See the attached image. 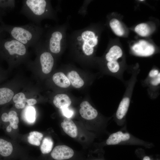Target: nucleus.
Wrapping results in <instances>:
<instances>
[{
	"label": "nucleus",
	"mask_w": 160,
	"mask_h": 160,
	"mask_svg": "<svg viewBox=\"0 0 160 160\" xmlns=\"http://www.w3.org/2000/svg\"><path fill=\"white\" fill-rule=\"evenodd\" d=\"M4 32L27 47H33L40 40L42 33L41 28L34 23L23 25H12L2 23Z\"/></svg>",
	"instance_id": "obj_1"
},
{
	"label": "nucleus",
	"mask_w": 160,
	"mask_h": 160,
	"mask_svg": "<svg viewBox=\"0 0 160 160\" xmlns=\"http://www.w3.org/2000/svg\"><path fill=\"white\" fill-rule=\"evenodd\" d=\"M48 7V3L45 0H24L20 13L33 23L39 25L49 11Z\"/></svg>",
	"instance_id": "obj_2"
},
{
	"label": "nucleus",
	"mask_w": 160,
	"mask_h": 160,
	"mask_svg": "<svg viewBox=\"0 0 160 160\" xmlns=\"http://www.w3.org/2000/svg\"><path fill=\"white\" fill-rule=\"evenodd\" d=\"M107 145H132L143 146L150 148L154 147L151 142L145 141L123 130L113 132L110 135L106 141Z\"/></svg>",
	"instance_id": "obj_3"
},
{
	"label": "nucleus",
	"mask_w": 160,
	"mask_h": 160,
	"mask_svg": "<svg viewBox=\"0 0 160 160\" xmlns=\"http://www.w3.org/2000/svg\"><path fill=\"white\" fill-rule=\"evenodd\" d=\"M28 47L11 38L0 39V54L8 59L14 57L25 56Z\"/></svg>",
	"instance_id": "obj_4"
},
{
	"label": "nucleus",
	"mask_w": 160,
	"mask_h": 160,
	"mask_svg": "<svg viewBox=\"0 0 160 160\" xmlns=\"http://www.w3.org/2000/svg\"><path fill=\"white\" fill-rule=\"evenodd\" d=\"M81 37L84 41L82 49L87 55H92L94 51L93 47L97 43V36H96L92 31H86L82 33Z\"/></svg>",
	"instance_id": "obj_5"
},
{
	"label": "nucleus",
	"mask_w": 160,
	"mask_h": 160,
	"mask_svg": "<svg viewBox=\"0 0 160 160\" xmlns=\"http://www.w3.org/2000/svg\"><path fill=\"white\" fill-rule=\"evenodd\" d=\"M130 103V99L124 97L120 102L116 111L115 121L119 126H122L125 124V117Z\"/></svg>",
	"instance_id": "obj_6"
},
{
	"label": "nucleus",
	"mask_w": 160,
	"mask_h": 160,
	"mask_svg": "<svg viewBox=\"0 0 160 160\" xmlns=\"http://www.w3.org/2000/svg\"><path fill=\"white\" fill-rule=\"evenodd\" d=\"M132 49L136 55L144 57L152 55L155 51L154 46L144 40H141L135 44L132 47Z\"/></svg>",
	"instance_id": "obj_7"
},
{
	"label": "nucleus",
	"mask_w": 160,
	"mask_h": 160,
	"mask_svg": "<svg viewBox=\"0 0 160 160\" xmlns=\"http://www.w3.org/2000/svg\"><path fill=\"white\" fill-rule=\"evenodd\" d=\"M73 150L65 145H59L55 147L51 153L52 157L57 160L69 159L73 155Z\"/></svg>",
	"instance_id": "obj_8"
},
{
	"label": "nucleus",
	"mask_w": 160,
	"mask_h": 160,
	"mask_svg": "<svg viewBox=\"0 0 160 160\" xmlns=\"http://www.w3.org/2000/svg\"><path fill=\"white\" fill-rule=\"evenodd\" d=\"M39 61L42 72L46 74L49 73L54 64V58L51 53L47 51L41 52L39 57Z\"/></svg>",
	"instance_id": "obj_9"
},
{
	"label": "nucleus",
	"mask_w": 160,
	"mask_h": 160,
	"mask_svg": "<svg viewBox=\"0 0 160 160\" xmlns=\"http://www.w3.org/2000/svg\"><path fill=\"white\" fill-rule=\"evenodd\" d=\"M81 108L79 113L84 119L88 120L95 119L98 116L97 110L94 108L87 101L82 102L80 105Z\"/></svg>",
	"instance_id": "obj_10"
},
{
	"label": "nucleus",
	"mask_w": 160,
	"mask_h": 160,
	"mask_svg": "<svg viewBox=\"0 0 160 160\" xmlns=\"http://www.w3.org/2000/svg\"><path fill=\"white\" fill-rule=\"evenodd\" d=\"M62 37L61 33L58 31H54L51 34L48 41V47L52 53L57 54L60 52V41Z\"/></svg>",
	"instance_id": "obj_11"
},
{
	"label": "nucleus",
	"mask_w": 160,
	"mask_h": 160,
	"mask_svg": "<svg viewBox=\"0 0 160 160\" xmlns=\"http://www.w3.org/2000/svg\"><path fill=\"white\" fill-rule=\"evenodd\" d=\"M64 132L72 138L76 137L78 135L77 127L74 122L69 118H65L61 124Z\"/></svg>",
	"instance_id": "obj_12"
},
{
	"label": "nucleus",
	"mask_w": 160,
	"mask_h": 160,
	"mask_svg": "<svg viewBox=\"0 0 160 160\" xmlns=\"http://www.w3.org/2000/svg\"><path fill=\"white\" fill-rule=\"evenodd\" d=\"M71 103L69 97L67 95L64 94L56 95L54 97L53 100V103L55 106L61 109L68 107Z\"/></svg>",
	"instance_id": "obj_13"
},
{
	"label": "nucleus",
	"mask_w": 160,
	"mask_h": 160,
	"mask_svg": "<svg viewBox=\"0 0 160 160\" xmlns=\"http://www.w3.org/2000/svg\"><path fill=\"white\" fill-rule=\"evenodd\" d=\"M52 79L56 85L62 88H67L70 85L68 78L62 72L55 73L53 76Z\"/></svg>",
	"instance_id": "obj_14"
},
{
	"label": "nucleus",
	"mask_w": 160,
	"mask_h": 160,
	"mask_svg": "<svg viewBox=\"0 0 160 160\" xmlns=\"http://www.w3.org/2000/svg\"><path fill=\"white\" fill-rule=\"evenodd\" d=\"M67 77L70 83L75 88H80L84 84V81L75 71H72L69 72Z\"/></svg>",
	"instance_id": "obj_15"
},
{
	"label": "nucleus",
	"mask_w": 160,
	"mask_h": 160,
	"mask_svg": "<svg viewBox=\"0 0 160 160\" xmlns=\"http://www.w3.org/2000/svg\"><path fill=\"white\" fill-rule=\"evenodd\" d=\"M121 49L119 46L115 45L112 47L106 54L105 58L108 61H116L122 55Z\"/></svg>",
	"instance_id": "obj_16"
},
{
	"label": "nucleus",
	"mask_w": 160,
	"mask_h": 160,
	"mask_svg": "<svg viewBox=\"0 0 160 160\" xmlns=\"http://www.w3.org/2000/svg\"><path fill=\"white\" fill-rule=\"evenodd\" d=\"M13 92L7 87L0 88V105H3L10 102L13 97Z\"/></svg>",
	"instance_id": "obj_17"
},
{
	"label": "nucleus",
	"mask_w": 160,
	"mask_h": 160,
	"mask_svg": "<svg viewBox=\"0 0 160 160\" xmlns=\"http://www.w3.org/2000/svg\"><path fill=\"white\" fill-rule=\"evenodd\" d=\"M36 111L33 107L28 105L23 111L22 116L23 119L29 123L34 122L35 120Z\"/></svg>",
	"instance_id": "obj_18"
},
{
	"label": "nucleus",
	"mask_w": 160,
	"mask_h": 160,
	"mask_svg": "<svg viewBox=\"0 0 160 160\" xmlns=\"http://www.w3.org/2000/svg\"><path fill=\"white\" fill-rule=\"evenodd\" d=\"M13 151L12 144L4 139L0 138V154L4 156L10 155Z\"/></svg>",
	"instance_id": "obj_19"
},
{
	"label": "nucleus",
	"mask_w": 160,
	"mask_h": 160,
	"mask_svg": "<svg viewBox=\"0 0 160 160\" xmlns=\"http://www.w3.org/2000/svg\"><path fill=\"white\" fill-rule=\"evenodd\" d=\"M109 25L116 34L119 36L124 35V30L120 22L117 19L115 18L112 19L110 21Z\"/></svg>",
	"instance_id": "obj_20"
},
{
	"label": "nucleus",
	"mask_w": 160,
	"mask_h": 160,
	"mask_svg": "<svg viewBox=\"0 0 160 160\" xmlns=\"http://www.w3.org/2000/svg\"><path fill=\"white\" fill-rule=\"evenodd\" d=\"M43 137L42 133L37 131H32L30 132L28 137V142L32 145L39 146Z\"/></svg>",
	"instance_id": "obj_21"
},
{
	"label": "nucleus",
	"mask_w": 160,
	"mask_h": 160,
	"mask_svg": "<svg viewBox=\"0 0 160 160\" xmlns=\"http://www.w3.org/2000/svg\"><path fill=\"white\" fill-rule=\"evenodd\" d=\"M53 142L52 139L49 137H45L43 140L40 147V150L43 154L49 153L52 150Z\"/></svg>",
	"instance_id": "obj_22"
},
{
	"label": "nucleus",
	"mask_w": 160,
	"mask_h": 160,
	"mask_svg": "<svg viewBox=\"0 0 160 160\" xmlns=\"http://www.w3.org/2000/svg\"><path fill=\"white\" fill-rule=\"evenodd\" d=\"M135 30L137 34L142 36H148L151 31L149 26L145 23H142L137 25L135 27Z\"/></svg>",
	"instance_id": "obj_23"
},
{
	"label": "nucleus",
	"mask_w": 160,
	"mask_h": 160,
	"mask_svg": "<svg viewBox=\"0 0 160 160\" xmlns=\"http://www.w3.org/2000/svg\"><path fill=\"white\" fill-rule=\"evenodd\" d=\"M15 0H0V8L6 11L13 9L15 6Z\"/></svg>",
	"instance_id": "obj_24"
},
{
	"label": "nucleus",
	"mask_w": 160,
	"mask_h": 160,
	"mask_svg": "<svg viewBox=\"0 0 160 160\" xmlns=\"http://www.w3.org/2000/svg\"><path fill=\"white\" fill-rule=\"evenodd\" d=\"M107 65L110 71L113 73L117 72L120 68L119 64L116 61H108Z\"/></svg>",
	"instance_id": "obj_25"
},
{
	"label": "nucleus",
	"mask_w": 160,
	"mask_h": 160,
	"mask_svg": "<svg viewBox=\"0 0 160 160\" xmlns=\"http://www.w3.org/2000/svg\"><path fill=\"white\" fill-rule=\"evenodd\" d=\"M13 99L14 102L16 103L21 101L25 102L26 98L23 93L20 92L15 95L13 97Z\"/></svg>",
	"instance_id": "obj_26"
},
{
	"label": "nucleus",
	"mask_w": 160,
	"mask_h": 160,
	"mask_svg": "<svg viewBox=\"0 0 160 160\" xmlns=\"http://www.w3.org/2000/svg\"><path fill=\"white\" fill-rule=\"evenodd\" d=\"M63 115L67 118H71L73 115L74 111L68 107L62 109Z\"/></svg>",
	"instance_id": "obj_27"
},
{
	"label": "nucleus",
	"mask_w": 160,
	"mask_h": 160,
	"mask_svg": "<svg viewBox=\"0 0 160 160\" xmlns=\"http://www.w3.org/2000/svg\"><path fill=\"white\" fill-rule=\"evenodd\" d=\"M160 83V73H159L158 76L155 77L151 81V84L153 86H157Z\"/></svg>",
	"instance_id": "obj_28"
},
{
	"label": "nucleus",
	"mask_w": 160,
	"mask_h": 160,
	"mask_svg": "<svg viewBox=\"0 0 160 160\" xmlns=\"http://www.w3.org/2000/svg\"><path fill=\"white\" fill-rule=\"evenodd\" d=\"M159 73V71L158 70L153 69L149 72V75L151 77L155 78L158 76Z\"/></svg>",
	"instance_id": "obj_29"
},
{
	"label": "nucleus",
	"mask_w": 160,
	"mask_h": 160,
	"mask_svg": "<svg viewBox=\"0 0 160 160\" xmlns=\"http://www.w3.org/2000/svg\"><path fill=\"white\" fill-rule=\"evenodd\" d=\"M18 122L19 118L17 116L15 118L13 123L10 126L14 129H16L18 128L17 124Z\"/></svg>",
	"instance_id": "obj_30"
},
{
	"label": "nucleus",
	"mask_w": 160,
	"mask_h": 160,
	"mask_svg": "<svg viewBox=\"0 0 160 160\" xmlns=\"http://www.w3.org/2000/svg\"><path fill=\"white\" fill-rule=\"evenodd\" d=\"M2 120L4 122L9 121V118L8 114L6 113H3L1 116Z\"/></svg>",
	"instance_id": "obj_31"
},
{
	"label": "nucleus",
	"mask_w": 160,
	"mask_h": 160,
	"mask_svg": "<svg viewBox=\"0 0 160 160\" xmlns=\"http://www.w3.org/2000/svg\"><path fill=\"white\" fill-rule=\"evenodd\" d=\"M15 106L18 109L23 108L25 106V102L21 101L15 103Z\"/></svg>",
	"instance_id": "obj_32"
},
{
	"label": "nucleus",
	"mask_w": 160,
	"mask_h": 160,
	"mask_svg": "<svg viewBox=\"0 0 160 160\" xmlns=\"http://www.w3.org/2000/svg\"><path fill=\"white\" fill-rule=\"evenodd\" d=\"M26 102L28 105L31 106L35 104L36 103L37 101L35 99H30L27 100Z\"/></svg>",
	"instance_id": "obj_33"
},
{
	"label": "nucleus",
	"mask_w": 160,
	"mask_h": 160,
	"mask_svg": "<svg viewBox=\"0 0 160 160\" xmlns=\"http://www.w3.org/2000/svg\"><path fill=\"white\" fill-rule=\"evenodd\" d=\"M9 119H14L17 116V113L13 111H9L8 114Z\"/></svg>",
	"instance_id": "obj_34"
},
{
	"label": "nucleus",
	"mask_w": 160,
	"mask_h": 160,
	"mask_svg": "<svg viewBox=\"0 0 160 160\" xmlns=\"http://www.w3.org/2000/svg\"><path fill=\"white\" fill-rule=\"evenodd\" d=\"M3 23L2 19H0V39L2 38V34L4 32L2 25Z\"/></svg>",
	"instance_id": "obj_35"
},
{
	"label": "nucleus",
	"mask_w": 160,
	"mask_h": 160,
	"mask_svg": "<svg viewBox=\"0 0 160 160\" xmlns=\"http://www.w3.org/2000/svg\"><path fill=\"white\" fill-rule=\"evenodd\" d=\"M6 11L0 8V19H2V17L5 15Z\"/></svg>",
	"instance_id": "obj_36"
},
{
	"label": "nucleus",
	"mask_w": 160,
	"mask_h": 160,
	"mask_svg": "<svg viewBox=\"0 0 160 160\" xmlns=\"http://www.w3.org/2000/svg\"><path fill=\"white\" fill-rule=\"evenodd\" d=\"M6 130L8 132H11L12 130V127L10 125L7 127Z\"/></svg>",
	"instance_id": "obj_37"
},
{
	"label": "nucleus",
	"mask_w": 160,
	"mask_h": 160,
	"mask_svg": "<svg viewBox=\"0 0 160 160\" xmlns=\"http://www.w3.org/2000/svg\"><path fill=\"white\" fill-rule=\"evenodd\" d=\"M143 160H150V159L148 156H145L144 157Z\"/></svg>",
	"instance_id": "obj_38"
},
{
	"label": "nucleus",
	"mask_w": 160,
	"mask_h": 160,
	"mask_svg": "<svg viewBox=\"0 0 160 160\" xmlns=\"http://www.w3.org/2000/svg\"><path fill=\"white\" fill-rule=\"evenodd\" d=\"M143 0H140V1H143Z\"/></svg>",
	"instance_id": "obj_39"
},
{
	"label": "nucleus",
	"mask_w": 160,
	"mask_h": 160,
	"mask_svg": "<svg viewBox=\"0 0 160 160\" xmlns=\"http://www.w3.org/2000/svg\"></svg>",
	"instance_id": "obj_40"
}]
</instances>
